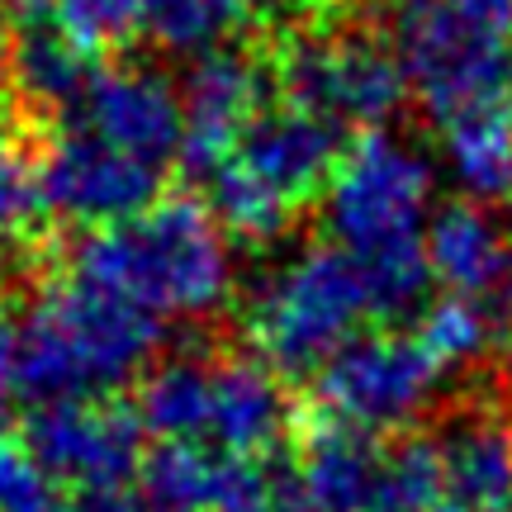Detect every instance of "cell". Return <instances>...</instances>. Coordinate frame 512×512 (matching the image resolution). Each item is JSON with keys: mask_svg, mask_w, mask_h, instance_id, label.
Returning a JSON list of instances; mask_svg holds the SVG:
<instances>
[{"mask_svg": "<svg viewBox=\"0 0 512 512\" xmlns=\"http://www.w3.org/2000/svg\"><path fill=\"white\" fill-rule=\"evenodd\" d=\"M166 323L124 294L100 290L81 275H57L48 290L0 309V403L29 408L76 399H114L143 380L162 347Z\"/></svg>", "mask_w": 512, "mask_h": 512, "instance_id": "cell-1", "label": "cell"}, {"mask_svg": "<svg viewBox=\"0 0 512 512\" xmlns=\"http://www.w3.org/2000/svg\"><path fill=\"white\" fill-rule=\"evenodd\" d=\"M432 162L399 133L351 138L323 190L328 242L351 252L370 275L380 323L418 318L432 294L427 223H432Z\"/></svg>", "mask_w": 512, "mask_h": 512, "instance_id": "cell-2", "label": "cell"}, {"mask_svg": "<svg viewBox=\"0 0 512 512\" xmlns=\"http://www.w3.org/2000/svg\"><path fill=\"white\" fill-rule=\"evenodd\" d=\"M72 275L124 294L152 318H209L233 294V252L209 204L157 200L76 242Z\"/></svg>", "mask_w": 512, "mask_h": 512, "instance_id": "cell-3", "label": "cell"}, {"mask_svg": "<svg viewBox=\"0 0 512 512\" xmlns=\"http://www.w3.org/2000/svg\"><path fill=\"white\" fill-rule=\"evenodd\" d=\"M347 147L351 133L337 124L294 100H271L247 124L238 147L200 181L209 190V214L233 238L275 242L299 219V209L328 190Z\"/></svg>", "mask_w": 512, "mask_h": 512, "instance_id": "cell-4", "label": "cell"}, {"mask_svg": "<svg viewBox=\"0 0 512 512\" xmlns=\"http://www.w3.org/2000/svg\"><path fill=\"white\" fill-rule=\"evenodd\" d=\"M242 313L256 361L275 375H318L366 323H380L366 266L337 242H313L275 261Z\"/></svg>", "mask_w": 512, "mask_h": 512, "instance_id": "cell-5", "label": "cell"}, {"mask_svg": "<svg viewBox=\"0 0 512 512\" xmlns=\"http://www.w3.org/2000/svg\"><path fill=\"white\" fill-rule=\"evenodd\" d=\"M143 432L162 446H204L266 460L285 441L290 403L280 375L242 356H171L138 384Z\"/></svg>", "mask_w": 512, "mask_h": 512, "instance_id": "cell-6", "label": "cell"}, {"mask_svg": "<svg viewBox=\"0 0 512 512\" xmlns=\"http://www.w3.org/2000/svg\"><path fill=\"white\" fill-rule=\"evenodd\" d=\"M389 48L441 128L494 110L512 72V0H389Z\"/></svg>", "mask_w": 512, "mask_h": 512, "instance_id": "cell-7", "label": "cell"}, {"mask_svg": "<svg viewBox=\"0 0 512 512\" xmlns=\"http://www.w3.org/2000/svg\"><path fill=\"white\" fill-rule=\"evenodd\" d=\"M290 475L304 512H432L437 437H384L351 422L318 418L304 427Z\"/></svg>", "mask_w": 512, "mask_h": 512, "instance_id": "cell-8", "label": "cell"}, {"mask_svg": "<svg viewBox=\"0 0 512 512\" xmlns=\"http://www.w3.org/2000/svg\"><path fill=\"white\" fill-rule=\"evenodd\" d=\"M275 91L342 133H380L399 114L408 81L394 48L366 29H313L271 57Z\"/></svg>", "mask_w": 512, "mask_h": 512, "instance_id": "cell-9", "label": "cell"}, {"mask_svg": "<svg viewBox=\"0 0 512 512\" xmlns=\"http://www.w3.org/2000/svg\"><path fill=\"white\" fill-rule=\"evenodd\" d=\"M446 375L451 370L418 337V328H375L351 337L313 375V394H318L323 418L394 437L437 399Z\"/></svg>", "mask_w": 512, "mask_h": 512, "instance_id": "cell-10", "label": "cell"}, {"mask_svg": "<svg viewBox=\"0 0 512 512\" xmlns=\"http://www.w3.org/2000/svg\"><path fill=\"white\" fill-rule=\"evenodd\" d=\"M29 456L67 489V494H110L143 475L147 432L138 408L119 399L48 403L29 413L24 441Z\"/></svg>", "mask_w": 512, "mask_h": 512, "instance_id": "cell-11", "label": "cell"}, {"mask_svg": "<svg viewBox=\"0 0 512 512\" xmlns=\"http://www.w3.org/2000/svg\"><path fill=\"white\" fill-rule=\"evenodd\" d=\"M43 200L57 219L86 223V228H114V223L143 214L162 200L166 176L162 166L133 157L124 147L95 138L76 124H57L43 157Z\"/></svg>", "mask_w": 512, "mask_h": 512, "instance_id": "cell-12", "label": "cell"}, {"mask_svg": "<svg viewBox=\"0 0 512 512\" xmlns=\"http://www.w3.org/2000/svg\"><path fill=\"white\" fill-rule=\"evenodd\" d=\"M138 484L152 512H304L290 470L204 446L147 451Z\"/></svg>", "mask_w": 512, "mask_h": 512, "instance_id": "cell-13", "label": "cell"}, {"mask_svg": "<svg viewBox=\"0 0 512 512\" xmlns=\"http://www.w3.org/2000/svg\"><path fill=\"white\" fill-rule=\"evenodd\" d=\"M57 124H76L105 138V143L124 147L143 162L171 166L181 162L185 143V105L176 81L152 67H100L86 81V91L76 95V105L67 114H57Z\"/></svg>", "mask_w": 512, "mask_h": 512, "instance_id": "cell-14", "label": "cell"}, {"mask_svg": "<svg viewBox=\"0 0 512 512\" xmlns=\"http://www.w3.org/2000/svg\"><path fill=\"white\" fill-rule=\"evenodd\" d=\"M271 91H275V67L266 57L242 53V48L209 53L190 67L181 86V105H185L181 166L195 181H204L238 147L247 124L271 105Z\"/></svg>", "mask_w": 512, "mask_h": 512, "instance_id": "cell-15", "label": "cell"}, {"mask_svg": "<svg viewBox=\"0 0 512 512\" xmlns=\"http://www.w3.org/2000/svg\"><path fill=\"white\" fill-rule=\"evenodd\" d=\"M427 266L446 294L475 299L498 313L503 337L512 318V238L503 223L470 200L441 204L427 223Z\"/></svg>", "mask_w": 512, "mask_h": 512, "instance_id": "cell-16", "label": "cell"}, {"mask_svg": "<svg viewBox=\"0 0 512 512\" xmlns=\"http://www.w3.org/2000/svg\"><path fill=\"white\" fill-rule=\"evenodd\" d=\"M512 512V422L494 408H470L437 437V508Z\"/></svg>", "mask_w": 512, "mask_h": 512, "instance_id": "cell-17", "label": "cell"}, {"mask_svg": "<svg viewBox=\"0 0 512 512\" xmlns=\"http://www.w3.org/2000/svg\"><path fill=\"white\" fill-rule=\"evenodd\" d=\"M105 62L91 53H81L67 34H57L48 19H24L10 48V81L15 91L38 105V110L67 114L76 105V95L86 91V81L100 72Z\"/></svg>", "mask_w": 512, "mask_h": 512, "instance_id": "cell-18", "label": "cell"}, {"mask_svg": "<svg viewBox=\"0 0 512 512\" xmlns=\"http://www.w3.org/2000/svg\"><path fill=\"white\" fill-rule=\"evenodd\" d=\"M446 166L456 176L460 195L470 204H503L512 200V119L498 110L465 114L441 128Z\"/></svg>", "mask_w": 512, "mask_h": 512, "instance_id": "cell-19", "label": "cell"}, {"mask_svg": "<svg viewBox=\"0 0 512 512\" xmlns=\"http://www.w3.org/2000/svg\"><path fill=\"white\" fill-rule=\"evenodd\" d=\"M256 5L261 0H143V38L200 62L238 48L242 29L256 19Z\"/></svg>", "mask_w": 512, "mask_h": 512, "instance_id": "cell-20", "label": "cell"}, {"mask_svg": "<svg viewBox=\"0 0 512 512\" xmlns=\"http://www.w3.org/2000/svg\"><path fill=\"white\" fill-rule=\"evenodd\" d=\"M413 328H418L422 342L441 356L446 370H460V366H470V361H479V356L503 337L498 313L475 304V299H460V294L432 299V304L413 318Z\"/></svg>", "mask_w": 512, "mask_h": 512, "instance_id": "cell-21", "label": "cell"}, {"mask_svg": "<svg viewBox=\"0 0 512 512\" xmlns=\"http://www.w3.org/2000/svg\"><path fill=\"white\" fill-rule=\"evenodd\" d=\"M48 214L43 171L10 114H0V242H29Z\"/></svg>", "mask_w": 512, "mask_h": 512, "instance_id": "cell-22", "label": "cell"}, {"mask_svg": "<svg viewBox=\"0 0 512 512\" xmlns=\"http://www.w3.org/2000/svg\"><path fill=\"white\" fill-rule=\"evenodd\" d=\"M43 19L100 62L105 53L143 38V0H53Z\"/></svg>", "mask_w": 512, "mask_h": 512, "instance_id": "cell-23", "label": "cell"}, {"mask_svg": "<svg viewBox=\"0 0 512 512\" xmlns=\"http://www.w3.org/2000/svg\"><path fill=\"white\" fill-rule=\"evenodd\" d=\"M72 498L24 446H0V512H67Z\"/></svg>", "mask_w": 512, "mask_h": 512, "instance_id": "cell-24", "label": "cell"}, {"mask_svg": "<svg viewBox=\"0 0 512 512\" xmlns=\"http://www.w3.org/2000/svg\"><path fill=\"white\" fill-rule=\"evenodd\" d=\"M67 512H152L143 498L124 494V489H110V494H76Z\"/></svg>", "mask_w": 512, "mask_h": 512, "instance_id": "cell-25", "label": "cell"}, {"mask_svg": "<svg viewBox=\"0 0 512 512\" xmlns=\"http://www.w3.org/2000/svg\"><path fill=\"white\" fill-rule=\"evenodd\" d=\"M0 5H5L19 24H24V19H43L48 10H53V0H0Z\"/></svg>", "mask_w": 512, "mask_h": 512, "instance_id": "cell-26", "label": "cell"}, {"mask_svg": "<svg viewBox=\"0 0 512 512\" xmlns=\"http://www.w3.org/2000/svg\"><path fill=\"white\" fill-rule=\"evenodd\" d=\"M290 10H347L356 0H285Z\"/></svg>", "mask_w": 512, "mask_h": 512, "instance_id": "cell-27", "label": "cell"}, {"mask_svg": "<svg viewBox=\"0 0 512 512\" xmlns=\"http://www.w3.org/2000/svg\"><path fill=\"white\" fill-rule=\"evenodd\" d=\"M494 110L512 119V72H508V81H503V91H498V105H494Z\"/></svg>", "mask_w": 512, "mask_h": 512, "instance_id": "cell-28", "label": "cell"}, {"mask_svg": "<svg viewBox=\"0 0 512 512\" xmlns=\"http://www.w3.org/2000/svg\"><path fill=\"white\" fill-rule=\"evenodd\" d=\"M0 446H5V403H0Z\"/></svg>", "mask_w": 512, "mask_h": 512, "instance_id": "cell-29", "label": "cell"}, {"mask_svg": "<svg viewBox=\"0 0 512 512\" xmlns=\"http://www.w3.org/2000/svg\"><path fill=\"white\" fill-rule=\"evenodd\" d=\"M0 10H5V5H0Z\"/></svg>", "mask_w": 512, "mask_h": 512, "instance_id": "cell-30", "label": "cell"}]
</instances>
